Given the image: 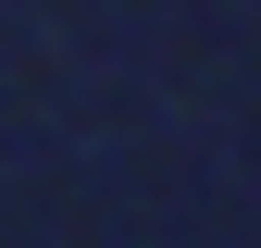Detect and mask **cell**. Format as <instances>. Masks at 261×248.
<instances>
[]
</instances>
